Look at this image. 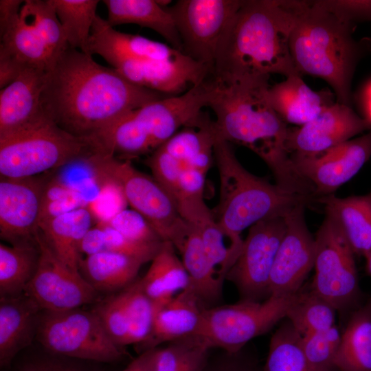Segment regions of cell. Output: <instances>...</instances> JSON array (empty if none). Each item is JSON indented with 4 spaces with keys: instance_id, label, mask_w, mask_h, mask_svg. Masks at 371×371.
<instances>
[{
    "instance_id": "6da1fadb",
    "label": "cell",
    "mask_w": 371,
    "mask_h": 371,
    "mask_svg": "<svg viewBox=\"0 0 371 371\" xmlns=\"http://www.w3.org/2000/svg\"><path fill=\"white\" fill-rule=\"evenodd\" d=\"M167 96L135 85L92 56L69 47L47 71L41 102L47 117L58 127L103 144L124 116Z\"/></svg>"
},
{
    "instance_id": "7a4b0ae2",
    "label": "cell",
    "mask_w": 371,
    "mask_h": 371,
    "mask_svg": "<svg viewBox=\"0 0 371 371\" xmlns=\"http://www.w3.org/2000/svg\"><path fill=\"white\" fill-rule=\"evenodd\" d=\"M294 21V1H243L218 44L213 78L227 83L300 75L289 49Z\"/></svg>"
},
{
    "instance_id": "3957f363",
    "label": "cell",
    "mask_w": 371,
    "mask_h": 371,
    "mask_svg": "<svg viewBox=\"0 0 371 371\" xmlns=\"http://www.w3.org/2000/svg\"><path fill=\"white\" fill-rule=\"evenodd\" d=\"M215 81V93L209 107L214 113L218 134L258 155L272 171L278 186L311 194V186L296 171L286 150V124L267 100L269 80Z\"/></svg>"
},
{
    "instance_id": "277c9868",
    "label": "cell",
    "mask_w": 371,
    "mask_h": 371,
    "mask_svg": "<svg viewBox=\"0 0 371 371\" xmlns=\"http://www.w3.org/2000/svg\"><path fill=\"white\" fill-rule=\"evenodd\" d=\"M289 39L298 73L319 78L333 89L337 102L351 106V85L358 63L371 52V38L356 39V23L322 0L294 1Z\"/></svg>"
},
{
    "instance_id": "5b68a950",
    "label": "cell",
    "mask_w": 371,
    "mask_h": 371,
    "mask_svg": "<svg viewBox=\"0 0 371 371\" xmlns=\"http://www.w3.org/2000/svg\"><path fill=\"white\" fill-rule=\"evenodd\" d=\"M214 155L220 192L212 216L236 248H242L240 234L247 227L264 219L285 216L295 207L313 201L312 196L289 191L247 171L238 160L230 143L217 132Z\"/></svg>"
},
{
    "instance_id": "8992f818",
    "label": "cell",
    "mask_w": 371,
    "mask_h": 371,
    "mask_svg": "<svg viewBox=\"0 0 371 371\" xmlns=\"http://www.w3.org/2000/svg\"><path fill=\"white\" fill-rule=\"evenodd\" d=\"M98 153H111L99 139L75 136L48 121L0 138L1 177L40 175Z\"/></svg>"
},
{
    "instance_id": "52a82bcc",
    "label": "cell",
    "mask_w": 371,
    "mask_h": 371,
    "mask_svg": "<svg viewBox=\"0 0 371 371\" xmlns=\"http://www.w3.org/2000/svg\"><path fill=\"white\" fill-rule=\"evenodd\" d=\"M92 161L102 177L120 186L132 209L146 219L164 241L171 243L180 253L192 225L181 217L163 186L128 161L112 154L96 153Z\"/></svg>"
},
{
    "instance_id": "ba28073f",
    "label": "cell",
    "mask_w": 371,
    "mask_h": 371,
    "mask_svg": "<svg viewBox=\"0 0 371 371\" xmlns=\"http://www.w3.org/2000/svg\"><path fill=\"white\" fill-rule=\"evenodd\" d=\"M301 289L290 295H270L263 302L240 300L205 308L194 334L201 337L211 349L239 351L286 318Z\"/></svg>"
},
{
    "instance_id": "9c48e42d",
    "label": "cell",
    "mask_w": 371,
    "mask_h": 371,
    "mask_svg": "<svg viewBox=\"0 0 371 371\" xmlns=\"http://www.w3.org/2000/svg\"><path fill=\"white\" fill-rule=\"evenodd\" d=\"M37 330L42 345L52 353L78 359L111 363L125 357L91 310L43 311Z\"/></svg>"
},
{
    "instance_id": "30bf717a",
    "label": "cell",
    "mask_w": 371,
    "mask_h": 371,
    "mask_svg": "<svg viewBox=\"0 0 371 371\" xmlns=\"http://www.w3.org/2000/svg\"><path fill=\"white\" fill-rule=\"evenodd\" d=\"M315 240V276L311 288L337 312L350 314L361 304L355 254L330 215L326 214Z\"/></svg>"
},
{
    "instance_id": "8fae6325",
    "label": "cell",
    "mask_w": 371,
    "mask_h": 371,
    "mask_svg": "<svg viewBox=\"0 0 371 371\" xmlns=\"http://www.w3.org/2000/svg\"><path fill=\"white\" fill-rule=\"evenodd\" d=\"M243 0H179L168 9L173 16L182 53L212 72L220 41Z\"/></svg>"
},
{
    "instance_id": "7c38bea8",
    "label": "cell",
    "mask_w": 371,
    "mask_h": 371,
    "mask_svg": "<svg viewBox=\"0 0 371 371\" xmlns=\"http://www.w3.org/2000/svg\"><path fill=\"white\" fill-rule=\"evenodd\" d=\"M285 216L264 219L249 227L226 277L236 286L240 300L260 301L269 297L270 275L286 227Z\"/></svg>"
},
{
    "instance_id": "4fadbf2b",
    "label": "cell",
    "mask_w": 371,
    "mask_h": 371,
    "mask_svg": "<svg viewBox=\"0 0 371 371\" xmlns=\"http://www.w3.org/2000/svg\"><path fill=\"white\" fill-rule=\"evenodd\" d=\"M35 238L40 249L38 266L24 292L42 311L70 310L95 301L99 293L56 256L40 229Z\"/></svg>"
},
{
    "instance_id": "5bb4252c",
    "label": "cell",
    "mask_w": 371,
    "mask_h": 371,
    "mask_svg": "<svg viewBox=\"0 0 371 371\" xmlns=\"http://www.w3.org/2000/svg\"><path fill=\"white\" fill-rule=\"evenodd\" d=\"M371 157V131L314 155H290L298 174L321 196L332 194Z\"/></svg>"
},
{
    "instance_id": "9a60e30c",
    "label": "cell",
    "mask_w": 371,
    "mask_h": 371,
    "mask_svg": "<svg viewBox=\"0 0 371 371\" xmlns=\"http://www.w3.org/2000/svg\"><path fill=\"white\" fill-rule=\"evenodd\" d=\"M305 206L298 205L285 216L286 227L271 272L269 296L298 292L314 267L315 240L304 220Z\"/></svg>"
},
{
    "instance_id": "2e32d148",
    "label": "cell",
    "mask_w": 371,
    "mask_h": 371,
    "mask_svg": "<svg viewBox=\"0 0 371 371\" xmlns=\"http://www.w3.org/2000/svg\"><path fill=\"white\" fill-rule=\"evenodd\" d=\"M50 175L1 177L0 236L10 245L36 241L45 186Z\"/></svg>"
},
{
    "instance_id": "e0dca14e",
    "label": "cell",
    "mask_w": 371,
    "mask_h": 371,
    "mask_svg": "<svg viewBox=\"0 0 371 371\" xmlns=\"http://www.w3.org/2000/svg\"><path fill=\"white\" fill-rule=\"evenodd\" d=\"M366 130L371 128L365 119L351 106L336 102L306 124L288 128L286 147L291 155H314Z\"/></svg>"
},
{
    "instance_id": "ac0fdd59",
    "label": "cell",
    "mask_w": 371,
    "mask_h": 371,
    "mask_svg": "<svg viewBox=\"0 0 371 371\" xmlns=\"http://www.w3.org/2000/svg\"><path fill=\"white\" fill-rule=\"evenodd\" d=\"M47 71L24 70L0 91V138L27 131L49 120L41 94Z\"/></svg>"
},
{
    "instance_id": "d6986e66",
    "label": "cell",
    "mask_w": 371,
    "mask_h": 371,
    "mask_svg": "<svg viewBox=\"0 0 371 371\" xmlns=\"http://www.w3.org/2000/svg\"><path fill=\"white\" fill-rule=\"evenodd\" d=\"M87 54H98L110 64L122 58L177 61L188 57L169 45L117 31L98 15L91 29Z\"/></svg>"
},
{
    "instance_id": "ffe728a7",
    "label": "cell",
    "mask_w": 371,
    "mask_h": 371,
    "mask_svg": "<svg viewBox=\"0 0 371 371\" xmlns=\"http://www.w3.org/2000/svg\"><path fill=\"white\" fill-rule=\"evenodd\" d=\"M42 310L25 292L0 297V364L10 366L37 333Z\"/></svg>"
},
{
    "instance_id": "44dd1931",
    "label": "cell",
    "mask_w": 371,
    "mask_h": 371,
    "mask_svg": "<svg viewBox=\"0 0 371 371\" xmlns=\"http://www.w3.org/2000/svg\"><path fill=\"white\" fill-rule=\"evenodd\" d=\"M286 78L269 86L266 93L271 106L286 124L303 126L336 102L330 91L312 90L300 75Z\"/></svg>"
},
{
    "instance_id": "7402d4cb",
    "label": "cell",
    "mask_w": 371,
    "mask_h": 371,
    "mask_svg": "<svg viewBox=\"0 0 371 371\" xmlns=\"http://www.w3.org/2000/svg\"><path fill=\"white\" fill-rule=\"evenodd\" d=\"M155 305L152 332L146 341L137 346L141 353L194 334L205 309L189 288L169 300Z\"/></svg>"
},
{
    "instance_id": "603a6c76",
    "label": "cell",
    "mask_w": 371,
    "mask_h": 371,
    "mask_svg": "<svg viewBox=\"0 0 371 371\" xmlns=\"http://www.w3.org/2000/svg\"><path fill=\"white\" fill-rule=\"evenodd\" d=\"M108 12L106 19L113 27L135 24L161 35L173 48L182 52V45L172 14L168 6L157 0H104Z\"/></svg>"
},
{
    "instance_id": "cb8c5ba5",
    "label": "cell",
    "mask_w": 371,
    "mask_h": 371,
    "mask_svg": "<svg viewBox=\"0 0 371 371\" xmlns=\"http://www.w3.org/2000/svg\"><path fill=\"white\" fill-rule=\"evenodd\" d=\"M317 201L339 225L355 254L366 258L371 251V191L346 198L321 196Z\"/></svg>"
},
{
    "instance_id": "d4e9b609",
    "label": "cell",
    "mask_w": 371,
    "mask_h": 371,
    "mask_svg": "<svg viewBox=\"0 0 371 371\" xmlns=\"http://www.w3.org/2000/svg\"><path fill=\"white\" fill-rule=\"evenodd\" d=\"M216 133L214 120L202 111L195 120L183 127L160 146L187 168L206 174L214 162Z\"/></svg>"
},
{
    "instance_id": "484cf974",
    "label": "cell",
    "mask_w": 371,
    "mask_h": 371,
    "mask_svg": "<svg viewBox=\"0 0 371 371\" xmlns=\"http://www.w3.org/2000/svg\"><path fill=\"white\" fill-rule=\"evenodd\" d=\"M94 221L91 211L85 207L42 223L39 229L56 256L69 269L80 273V243Z\"/></svg>"
},
{
    "instance_id": "4316f807",
    "label": "cell",
    "mask_w": 371,
    "mask_h": 371,
    "mask_svg": "<svg viewBox=\"0 0 371 371\" xmlns=\"http://www.w3.org/2000/svg\"><path fill=\"white\" fill-rule=\"evenodd\" d=\"M334 369L371 371V296L349 314Z\"/></svg>"
},
{
    "instance_id": "83f0119b",
    "label": "cell",
    "mask_w": 371,
    "mask_h": 371,
    "mask_svg": "<svg viewBox=\"0 0 371 371\" xmlns=\"http://www.w3.org/2000/svg\"><path fill=\"white\" fill-rule=\"evenodd\" d=\"M142 265L134 258L105 251L82 258L79 271L98 293H115L137 280Z\"/></svg>"
},
{
    "instance_id": "f1b7e54d",
    "label": "cell",
    "mask_w": 371,
    "mask_h": 371,
    "mask_svg": "<svg viewBox=\"0 0 371 371\" xmlns=\"http://www.w3.org/2000/svg\"><path fill=\"white\" fill-rule=\"evenodd\" d=\"M190 279L189 289L204 308L219 305L224 281L208 259L196 227L189 234L179 253Z\"/></svg>"
},
{
    "instance_id": "f546056e",
    "label": "cell",
    "mask_w": 371,
    "mask_h": 371,
    "mask_svg": "<svg viewBox=\"0 0 371 371\" xmlns=\"http://www.w3.org/2000/svg\"><path fill=\"white\" fill-rule=\"evenodd\" d=\"M175 250L171 243L164 241L146 274L139 279L155 304L164 303L189 287L188 274Z\"/></svg>"
},
{
    "instance_id": "4dcf8cb0",
    "label": "cell",
    "mask_w": 371,
    "mask_h": 371,
    "mask_svg": "<svg viewBox=\"0 0 371 371\" xmlns=\"http://www.w3.org/2000/svg\"><path fill=\"white\" fill-rule=\"evenodd\" d=\"M40 249L36 241L0 244V297L25 291L37 270Z\"/></svg>"
},
{
    "instance_id": "1f68e13d",
    "label": "cell",
    "mask_w": 371,
    "mask_h": 371,
    "mask_svg": "<svg viewBox=\"0 0 371 371\" xmlns=\"http://www.w3.org/2000/svg\"><path fill=\"white\" fill-rule=\"evenodd\" d=\"M0 54L15 60L24 70L47 71L54 61L34 29L21 17L1 36Z\"/></svg>"
},
{
    "instance_id": "d6a6232c",
    "label": "cell",
    "mask_w": 371,
    "mask_h": 371,
    "mask_svg": "<svg viewBox=\"0 0 371 371\" xmlns=\"http://www.w3.org/2000/svg\"><path fill=\"white\" fill-rule=\"evenodd\" d=\"M301 340L302 336L286 319L271 337L263 371H322L307 359Z\"/></svg>"
},
{
    "instance_id": "836d02e7",
    "label": "cell",
    "mask_w": 371,
    "mask_h": 371,
    "mask_svg": "<svg viewBox=\"0 0 371 371\" xmlns=\"http://www.w3.org/2000/svg\"><path fill=\"white\" fill-rule=\"evenodd\" d=\"M154 348L156 371H201L212 350L196 334Z\"/></svg>"
},
{
    "instance_id": "e575fe53",
    "label": "cell",
    "mask_w": 371,
    "mask_h": 371,
    "mask_svg": "<svg viewBox=\"0 0 371 371\" xmlns=\"http://www.w3.org/2000/svg\"><path fill=\"white\" fill-rule=\"evenodd\" d=\"M63 29L68 45L87 54L96 16L98 0H50Z\"/></svg>"
},
{
    "instance_id": "d590c367",
    "label": "cell",
    "mask_w": 371,
    "mask_h": 371,
    "mask_svg": "<svg viewBox=\"0 0 371 371\" xmlns=\"http://www.w3.org/2000/svg\"><path fill=\"white\" fill-rule=\"evenodd\" d=\"M336 313L335 308L311 288L302 287L288 310L286 319L302 337L335 325Z\"/></svg>"
},
{
    "instance_id": "8d00e7d4",
    "label": "cell",
    "mask_w": 371,
    "mask_h": 371,
    "mask_svg": "<svg viewBox=\"0 0 371 371\" xmlns=\"http://www.w3.org/2000/svg\"><path fill=\"white\" fill-rule=\"evenodd\" d=\"M205 175L192 168H185L170 194L181 217L198 227L213 217L203 200Z\"/></svg>"
},
{
    "instance_id": "74e56055",
    "label": "cell",
    "mask_w": 371,
    "mask_h": 371,
    "mask_svg": "<svg viewBox=\"0 0 371 371\" xmlns=\"http://www.w3.org/2000/svg\"><path fill=\"white\" fill-rule=\"evenodd\" d=\"M21 17L34 29L54 63L69 47L50 0L25 1Z\"/></svg>"
},
{
    "instance_id": "f35d334b",
    "label": "cell",
    "mask_w": 371,
    "mask_h": 371,
    "mask_svg": "<svg viewBox=\"0 0 371 371\" xmlns=\"http://www.w3.org/2000/svg\"><path fill=\"white\" fill-rule=\"evenodd\" d=\"M91 157L75 159L51 172L55 180L81 195L88 205L98 196L105 183Z\"/></svg>"
},
{
    "instance_id": "ab89813d",
    "label": "cell",
    "mask_w": 371,
    "mask_h": 371,
    "mask_svg": "<svg viewBox=\"0 0 371 371\" xmlns=\"http://www.w3.org/2000/svg\"><path fill=\"white\" fill-rule=\"evenodd\" d=\"M124 291L129 327V344L139 346L148 339L152 332L156 305L142 289L139 279Z\"/></svg>"
},
{
    "instance_id": "60d3db41",
    "label": "cell",
    "mask_w": 371,
    "mask_h": 371,
    "mask_svg": "<svg viewBox=\"0 0 371 371\" xmlns=\"http://www.w3.org/2000/svg\"><path fill=\"white\" fill-rule=\"evenodd\" d=\"M196 227L208 259L220 277L223 280H226L228 272L237 260L242 249L235 248L226 243V239L229 238L214 218Z\"/></svg>"
},
{
    "instance_id": "b9f144b4",
    "label": "cell",
    "mask_w": 371,
    "mask_h": 371,
    "mask_svg": "<svg viewBox=\"0 0 371 371\" xmlns=\"http://www.w3.org/2000/svg\"><path fill=\"white\" fill-rule=\"evenodd\" d=\"M92 311L105 330L117 345L129 344V327L124 289L98 302Z\"/></svg>"
},
{
    "instance_id": "7bdbcfd3",
    "label": "cell",
    "mask_w": 371,
    "mask_h": 371,
    "mask_svg": "<svg viewBox=\"0 0 371 371\" xmlns=\"http://www.w3.org/2000/svg\"><path fill=\"white\" fill-rule=\"evenodd\" d=\"M341 333L336 325L302 337L303 351L309 362L322 371H333Z\"/></svg>"
},
{
    "instance_id": "ee69618b",
    "label": "cell",
    "mask_w": 371,
    "mask_h": 371,
    "mask_svg": "<svg viewBox=\"0 0 371 371\" xmlns=\"http://www.w3.org/2000/svg\"><path fill=\"white\" fill-rule=\"evenodd\" d=\"M105 223L123 236L140 243L159 244L164 242L146 219L133 209L122 210Z\"/></svg>"
},
{
    "instance_id": "f6af8a7d",
    "label": "cell",
    "mask_w": 371,
    "mask_h": 371,
    "mask_svg": "<svg viewBox=\"0 0 371 371\" xmlns=\"http://www.w3.org/2000/svg\"><path fill=\"white\" fill-rule=\"evenodd\" d=\"M98 224L102 226L105 232L106 251L134 258L142 264L152 261L164 243H140L123 236L107 223Z\"/></svg>"
},
{
    "instance_id": "bcb514c9",
    "label": "cell",
    "mask_w": 371,
    "mask_h": 371,
    "mask_svg": "<svg viewBox=\"0 0 371 371\" xmlns=\"http://www.w3.org/2000/svg\"><path fill=\"white\" fill-rule=\"evenodd\" d=\"M218 350H211L201 371H263L258 357L246 346L235 352Z\"/></svg>"
},
{
    "instance_id": "7dc6e473",
    "label": "cell",
    "mask_w": 371,
    "mask_h": 371,
    "mask_svg": "<svg viewBox=\"0 0 371 371\" xmlns=\"http://www.w3.org/2000/svg\"><path fill=\"white\" fill-rule=\"evenodd\" d=\"M104 179L105 183L100 194L87 206L98 223H108L118 212L126 209L128 204L120 186Z\"/></svg>"
},
{
    "instance_id": "c3c4849f",
    "label": "cell",
    "mask_w": 371,
    "mask_h": 371,
    "mask_svg": "<svg viewBox=\"0 0 371 371\" xmlns=\"http://www.w3.org/2000/svg\"><path fill=\"white\" fill-rule=\"evenodd\" d=\"M153 177L171 194L185 168L184 164L168 153L161 146L158 147L146 160Z\"/></svg>"
},
{
    "instance_id": "681fc988",
    "label": "cell",
    "mask_w": 371,
    "mask_h": 371,
    "mask_svg": "<svg viewBox=\"0 0 371 371\" xmlns=\"http://www.w3.org/2000/svg\"><path fill=\"white\" fill-rule=\"evenodd\" d=\"M330 9L357 24L371 23V0H322Z\"/></svg>"
},
{
    "instance_id": "f907efd6",
    "label": "cell",
    "mask_w": 371,
    "mask_h": 371,
    "mask_svg": "<svg viewBox=\"0 0 371 371\" xmlns=\"http://www.w3.org/2000/svg\"><path fill=\"white\" fill-rule=\"evenodd\" d=\"M87 205L82 196L74 192L56 200L42 203L39 225Z\"/></svg>"
},
{
    "instance_id": "816d5d0a",
    "label": "cell",
    "mask_w": 371,
    "mask_h": 371,
    "mask_svg": "<svg viewBox=\"0 0 371 371\" xmlns=\"http://www.w3.org/2000/svg\"><path fill=\"white\" fill-rule=\"evenodd\" d=\"M106 251V234L100 224L92 227L84 236L80 243V252L87 256Z\"/></svg>"
},
{
    "instance_id": "f5cc1de1",
    "label": "cell",
    "mask_w": 371,
    "mask_h": 371,
    "mask_svg": "<svg viewBox=\"0 0 371 371\" xmlns=\"http://www.w3.org/2000/svg\"><path fill=\"white\" fill-rule=\"evenodd\" d=\"M24 2L21 0L0 1V37L19 19Z\"/></svg>"
},
{
    "instance_id": "db71d44e",
    "label": "cell",
    "mask_w": 371,
    "mask_h": 371,
    "mask_svg": "<svg viewBox=\"0 0 371 371\" xmlns=\"http://www.w3.org/2000/svg\"><path fill=\"white\" fill-rule=\"evenodd\" d=\"M20 371H82L79 368L63 363L56 359H44L30 361L22 366Z\"/></svg>"
},
{
    "instance_id": "11a10c76",
    "label": "cell",
    "mask_w": 371,
    "mask_h": 371,
    "mask_svg": "<svg viewBox=\"0 0 371 371\" xmlns=\"http://www.w3.org/2000/svg\"><path fill=\"white\" fill-rule=\"evenodd\" d=\"M135 371H156L154 348L144 351L133 361Z\"/></svg>"
},
{
    "instance_id": "9f6ffc18",
    "label": "cell",
    "mask_w": 371,
    "mask_h": 371,
    "mask_svg": "<svg viewBox=\"0 0 371 371\" xmlns=\"http://www.w3.org/2000/svg\"><path fill=\"white\" fill-rule=\"evenodd\" d=\"M360 105L363 113V118L366 120L371 128V80L363 87L360 94Z\"/></svg>"
},
{
    "instance_id": "6f0895ef",
    "label": "cell",
    "mask_w": 371,
    "mask_h": 371,
    "mask_svg": "<svg viewBox=\"0 0 371 371\" xmlns=\"http://www.w3.org/2000/svg\"><path fill=\"white\" fill-rule=\"evenodd\" d=\"M366 269L368 274L371 276V251L366 256Z\"/></svg>"
},
{
    "instance_id": "680465c9",
    "label": "cell",
    "mask_w": 371,
    "mask_h": 371,
    "mask_svg": "<svg viewBox=\"0 0 371 371\" xmlns=\"http://www.w3.org/2000/svg\"><path fill=\"white\" fill-rule=\"evenodd\" d=\"M122 371H135V368L133 362H131L124 370Z\"/></svg>"
}]
</instances>
